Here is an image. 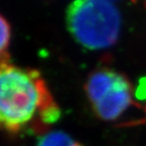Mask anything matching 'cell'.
<instances>
[{"label":"cell","instance_id":"7","mask_svg":"<svg viewBox=\"0 0 146 146\" xmlns=\"http://www.w3.org/2000/svg\"><path fill=\"white\" fill-rule=\"evenodd\" d=\"M145 112H146V108H145Z\"/></svg>","mask_w":146,"mask_h":146},{"label":"cell","instance_id":"3","mask_svg":"<svg viewBox=\"0 0 146 146\" xmlns=\"http://www.w3.org/2000/svg\"><path fill=\"white\" fill-rule=\"evenodd\" d=\"M84 89L94 113L104 121L117 120L133 103L131 82L123 73L109 67L92 71Z\"/></svg>","mask_w":146,"mask_h":146},{"label":"cell","instance_id":"4","mask_svg":"<svg viewBox=\"0 0 146 146\" xmlns=\"http://www.w3.org/2000/svg\"><path fill=\"white\" fill-rule=\"evenodd\" d=\"M36 146H83L62 131H51L43 134L36 142Z\"/></svg>","mask_w":146,"mask_h":146},{"label":"cell","instance_id":"1","mask_svg":"<svg viewBox=\"0 0 146 146\" xmlns=\"http://www.w3.org/2000/svg\"><path fill=\"white\" fill-rule=\"evenodd\" d=\"M61 111L36 69L0 60V130L40 132L57 122Z\"/></svg>","mask_w":146,"mask_h":146},{"label":"cell","instance_id":"6","mask_svg":"<svg viewBox=\"0 0 146 146\" xmlns=\"http://www.w3.org/2000/svg\"><path fill=\"white\" fill-rule=\"evenodd\" d=\"M136 96L137 98H140V100H143V98H146V78L142 79L141 82H140L139 86H138L136 91Z\"/></svg>","mask_w":146,"mask_h":146},{"label":"cell","instance_id":"5","mask_svg":"<svg viewBox=\"0 0 146 146\" xmlns=\"http://www.w3.org/2000/svg\"><path fill=\"white\" fill-rule=\"evenodd\" d=\"M10 36H11L10 25L6 21V18L2 14H0V57L9 55L7 49L10 43Z\"/></svg>","mask_w":146,"mask_h":146},{"label":"cell","instance_id":"2","mask_svg":"<svg viewBox=\"0 0 146 146\" xmlns=\"http://www.w3.org/2000/svg\"><path fill=\"white\" fill-rule=\"evenodd\" d=\"M66 23L77 43L89 50L109 48L121 30V12L112 1L79 0L67 8Z\"/></svg>","mask_w":146,"mask_h":146}]
</instances>
